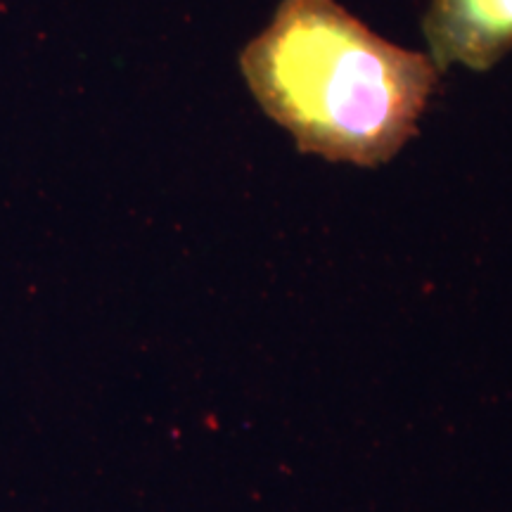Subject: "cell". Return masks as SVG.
<instances>
[{
  "instance_id": "cell-2",
  "label": "cell",
  "mask_w": 512,
  "mask_h": 512,
  "mask_svg": "<svg viewBox=\"0 0 512 512\" xmlns=\"http://www.w3.org/2000/svg\"><path fill=\"white\" fill-rule=\"evenodd\" d=\"M422 31L439 72H489L512 50V0H430Z\"/></svg>"
},
{
  "instance_id": "cell-1",
  "label": "cell",
  "mask_w": 512,
  "mask_h": 512,
  "mask_svg": "<svg viewBox=\"0 0 512 512\" xmlns=\"http://www.w3.org/2000/svg\"><path fill=\"white\" fill-rule=\"evenodd\" d=\"M240 72L299 150L363 169L418 133L441 74L430 55L375 34L337 0H283L240 53Z\"/></svg>"
}]
</instances>
